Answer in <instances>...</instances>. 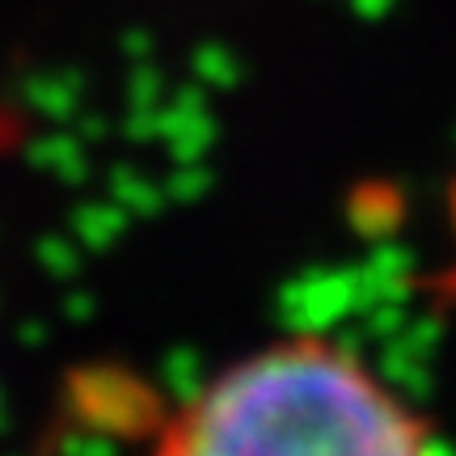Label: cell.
Listing matches in <instances>:
<instances>
[{
  "mask_svg": "<svg viewBox=\"0 0 456 456\" xmlns=\"http://www.w3.org/2000/svg\"><path fill=\"white\" fill-rule=\"evenodd\" d=\"M148 456H440V440L351 342L296 330L195 385Z\"/></svg>",
  "mask_w": 456,
  "mask_h": 456,
  "instance_id": "6da1fadb",
  "label": "cell"
}]
</instances>
